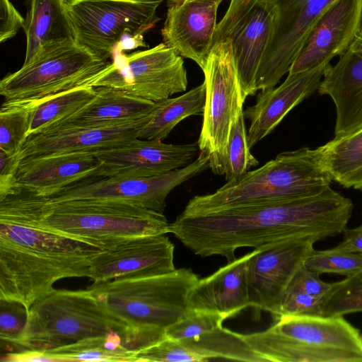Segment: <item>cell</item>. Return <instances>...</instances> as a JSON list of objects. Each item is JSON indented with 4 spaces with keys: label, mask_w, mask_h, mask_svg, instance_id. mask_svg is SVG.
<instances>
[{
    "label": "cell",
    "mask_w": 362,
    "mask_h": 362,
    "mask_svg": "<svg viewBox=\"0 0 362 362\" xmlns=\"http://www.w3.org/2000/svg\"><path fill=\"white\" fill-rule=\"evenodd\" d=\"M353 208L350 199L329 187L312 197L181 213L170 224V233L197 255H220L231 262L239 247L260 249L288 239L318 241L337 236L346 228Z\"/></svg>",
    "instance_id": "6da1fadb"
},
{
    "label": "cell",
    "mask_w": 362,
    "mask_h": 362,
    "mask_svg": "<svg viewBox=\"0 0 362 362\" xmlns=\"http://www.w3.org/2000/svg\"><path fill=\"white\" fill-rule=\"evenodd\" d=\"M95 244L0 216V299L29 310L59 279L88 277Z\"/></svg>",
    "instance_id": "7a4b0ae2"
},
{
    "label": "cell",
    "mask_w": 362,
    "mask_h": 362,
    "mask_svg": "<svg viewBox=\"0 0 362 362\" xmlns=\"http://www.w3.org/2000/svg\"><path fill=\"white\" fill-rule=\"evenodd\" d=\"M0 216L98 245L99 240L170 233L163 213L110 201H52L17 189L0 198Z\"/></svg>",
    "instance_id": "3957f363"
},
{
    "label": "cell",
    "mask_w": 362,
    "mask_h": 362,
    "mask_svg": "<svg viewBox=\"0 0 362 362\" xmlns=\"http://www.w3.org/2000/svg\"><path fill=\"white\" fill-rule=\"evenodd\" d=\"M332 181L319 148L303 147L279 153L262 167L227 181L211 194L194 196L182 214L312 197L329 188Z\"/></svg>",
    "instance_id": "277c9868"
},
{
    "label": "cell",
    "mask_w": 362,
    "mask_h": 362,
    "mask_svg": "<svg viewBox=\"0 0 362 362\" xmlns=\"http://www.w3.org/2000/svg\"><path fill=\"white\" fill-rule=\"evenodd\" d=\"M276 320L244 334L267 362H362V334L343 316L281 315Z\"/></svg>",
    "instance_id": "5b68a950"
},
{
    "label": "cell",
    "mask_w": 362,
    "mask_h": 362,
    "mask_svg": "<svg viewBox=\"0 0 362 362\" xmlns=\"http://www.w3.org/2000/svg\"><path fill=\"white\" fill-rule=\"evenodd\" d=\"M128 327L91 289L54 288L30 308L24 332L10 352L44 353L111 332L123 334L125 343Z\"/></svg>",
    "instance_id": "8992f818"
},
{
    "label": "cell",
    "mask_w": 362,
    "mask_h": 362,
    "mask_svg": "<svg viewBox=\"0 0 362 362\" xmlns=\"http://www.w3.org/2000/svg\"><path fill=\"white\" fill-rule=\"evenodd\" d=\"M199 278L191 269L161 275L119 279L87 288L106 310L131 328L166 330L188 310L187 298Z\"/></svg>",
    "instance_id": "52a82bcc"
},
{
    "label": "cell",
    "mask_w": 362,
    "mask_h": 362,
    "mask_svg": "<svg viewBox=\"0 0 362 362\" xmlns=\"http://www.w3.org/2000/svg\"><path fill=\"white\" fill-rule=\"evenodd\" d=\"M74 40L44 47L29 62L0 81V93L7 100L37 101L92 83L107 66Z\"/></svg>",
    "instance_id": "ba28073f"
},
{
    "label": "cell",
    "mask_w": 362,
    "mask_h": 362,
    "mask_svg": "<svg viewBox=\"0 0 362 362\" xmlns=\"http://www.w3.org/2000/svg\"><path fill=\"white\" fill-rule=\"evenodd\" d=\"M163 0H64L75 42L107 61L127 37L143 35L160 20Z\"/></svg>",
    "instance_id": "9c48e42d"
},
{
    "label": "cell",
    "mask_w": 362,
    "mask_h": 362,
    "mask_svg": "<svg viewBox=\"0 0 362 362\" xmlns=\"http://www.w3.org/2000/svg\"><path fill=\"white\" fill-rule=\"evenodd\" d=\"M91 86L115 88L156 103L185 91L187 71L182 57L162 42L129 54L118 53Z\"/></svg>",
    "instance_id": "30bf717a"
},
{
    "label": "cell",
    "mask_w": 362,
    "mask_h": 362,
    "mask_svg": "<svg viewBox=\"0 0 362 362\" xmlns=\"http://www.w3.org/2000/svg\"><path fill=\"white\" fill-rule=\"evenodd\" d=\"M206 88L203 123L197 144L209 156L223 153L231 127L243 112L245 100L235 63L232 44H215L202 69Z\"/></svg>",
    "instance_id": "8fae6325"
},
{
    "label": "cell",
    "mask_w": 362,
    "mask_h": 362,
    "mask_svg": "<svg viewBox=\"0 0 362 362\" xmlns=\"http://www.w3.org/2000/svg\"><path fill=\"white\" fill-rule=\"evenodd\" d=\"M276 14L271 0H231L216 25L212 47L226 39L230 40L245 98L257 91V75L272 40Z\"/></svg>",
    "instance_id": "7c38bea8"
},
{
    "label": "cell",
    "mask_w": 362,
    "mask_h": 362,
    "mask_svg": "<svg viewBox=\"0 0 362 362\" xmlns=\"http://www.w3.org/2000/svg\"><path fill=\"white\" fill-rule=\"evenodd\" d=\"M209 154L199 151L194 161L160 175L146 178L95 177L42 198L52 201L117 202L163 213L170 192L209 168Z\"/></svg>",
    "instance_id": "4fadbf2b"
},
{
    "label": "cell",
    "mask_w": 362,
    "mask_h": 362,
    "mask_svg": "<svg viewBox=\"0 0 362 362\" xmlns=\"http://www.w3.org/2000/svg\"><path fill=\"white\" fill-rule=\"evenodd\" d=\"M165 235L100 240L101 250L90 259L88 277L98 284L173 272L174 245Z\"/></svg>",
    "instance_id": "5bb4252c"
},
{
    "label": "cell",
    "mask_w": 362,
    "mask_h": 362,
    "mask_svg": "<svg viewBox=\"0 0 362 362\" xmlns=\"http://www.w3.org/2000/svg\"><path fill=\"white\" fill-rule=\"evenodd\" d=\"M311 238L279 241L256 251L247 267L250 306L277 319L285 293L298 270L314 251Z\"/></svg>",
    "instance_id": "9a60e30c"
},
{
    "label": "cell",
    "mask_w": 362,
    "mask_h": 362,
    "mask_svg": "<svg viewBox=\"0 0 362 362\" xmlns=\"http://www.w3.org/2000/svg\"><path fill=\"white\" fill-rule=\"evenodd\" d=\"M198 150L197 142L172 144L136 138L123 145L93 152L101 163L98 177L146 178L187 165Z\"/></svg>",
    "instance_id": "2e32d148"
},
{
    "label": "cell",
    "mask_w": 362,
    "mask_h": 362,
    "mask_svg": "<svg viewBox=\"0 0 362 362\" xmlns=\"http://www.w3.org/2000/svg\"><path fill=\"white\" fill-rule=\"evenodd\" d=\"M137 361L192 362L226 360L267 362L246 341L244 334L222 325L181 340L169 338L136 353Z\"/></svg>",
    "instance_id": "e0dca14e"
},
{
    "label": "cell",
    "mask_w": 362,
    "mask_h": 362,
    "mask_svg": "<svg viewBox=\"0 0 362 362\" xmlns=\"http://www.w3.org/2000/svg\"><path fill=\"white\" fill-rule=\"evenodd\" d=\"M223 0H167L163 43L202 69L212 48L216 14Z\"/></svg>",
    "instance_id": "ac0fdd59"
},
{
    "label": "cell",
    "mask_w": 362,
    "mask_h": 362,
    "mask_svg": "<svg viewBox=\"0 0 362 362\" xmlns=\"http://www.w3.org/2000/svg\"><path fill=\"white\" fill-rule=\"evenodd\" d=\"M276 14L272 40L262 64L269 70L288 73L313 28L335 0H271Z\"/></svg>",
    "instance_id": "d6986e66"
},
{
    "label": "cell",
    "mask_w": 362,
    "mask_h": 362,
    "mask_svg": "<svg viewBox=\"0 0 362 362\" xmlns=\"http://www.w3.org/2000/svg\"><path fill=\"white\" fill-rule=\"evenodd\" d=\"M317 90L335 105V138L362 129V16L353 41L338 62L327 66Z\"/></svg>",
    "instance_id": "ffe728a7"
},
{
    "label": "cell",
    "mask_w": 362,
    "mask_h": 362,
    "mask_svg": "<svg viewBox=\"0 0 362 362\" xmlns=\"http://www.w3.org/2000/svg\"><path fill=\"white\" fill-rule=\"evenodd\" d=\"M362 16V0H335L322 15L288 74L304 71L341 56L353 41Z\"/></svg>",
    "instance_id": "44dd1931"
},
{
    "label": "cell",
    "mask_w": 362,
    "mask_h": 362,
    "mask_svg": "<svg viewBox=\"0 0 362 362\" xmlns=\"http://www.w3.org/2000/svg\"><path fill=\"white\" fill-rule=\"evenodd\" d=\"M100 167L93 151L27 158L20 162L14 189H23L37 197H49L66 187L98 177Z\"/></svg>",
    "instance_id": "7402d4cb"
},
{
    "label": "cell",
    "mask_w": 362,
    "mask_h": 362,
    "mask_svg": "<svg viewBox=\"0 0 362 362\" xmlns=\"http://www.w3.org/2000/svg\"><path fill=\"white\" fill-rule=\"evenodd\" d=\"M147 115L118 125L74 127L30 134L18 156L21 160L34 156L74 151H97L121 146L139 137V132Z\"/></svg>",
    "instance_id": "603a6c76"
},
{
    "label": "cell",
    "mask_w": 362,
    "mask_h": 362,
    "mask_svg": "<svg viewBox=\"0 0 362 362\" xmlns=\"http://www.w3.org/2000/svg\"><path fill=\"white\" fill-rule=\"evenodd\" d=\"M329 64L288 74L279 86L261 90L254 105L243 111L245 118L250 120L247 131L250 148L271 133L294 107L318 89Z\"/></svg>",
    "instance_id": "cb8c5ba5"
},
{
    "label": "cell",
    "mask_w": 362,
    "mask_h": 362,
    "mask_svg": "<svg viewBox=\"0 0 362 362\" xmlns=\"http://www.w3.org/2000/svg\"><path fill=\"white\" fill-rule=\"evenodd\" d=\"M256 250L228 262L212 274L199 279L189 293V310L218 313L226 318L250 306L247 267Z\"/></svg>",
    "instance_id": "d4e9b609"
},
{
    "label": "cell",
    "mask_w": 362,
    "mask_h": 362,
    "mask_svg": "<svg viewBox=\"0 0 362 362\" xmlns=\"http://www.w3.org/2000/svg\"><path fill=\"white\" fill-rule=\"evenodd\" d=\"M95 88L96 95L88 105L46 131L74 127H106L127 123L147 115L155 103L115 88Z\"/></svg>",
    "instance_id": "484cf974"
},
{
    "label": "cell",
    "mask_w": 362,
    "mask_h": 362,
    "mask_svg": "<svg viewBox=\"0 0 362 362\" xmlns=\"http://www.w3.org/2000/svg\"><path fill=\"white\" fill-rule=\"evenodd\" d=\"M23 30L26 36L23 64L31 61L45 46L74 40L64 0H30Z\"/></svg>",
    "instance_id": "4316f807"
},
{
    "label": "cell",
    "mask_w": 362,
    "mask_h": 362,
    "mask_svg": "<svg viewBox=\"0 0 362 362\" xmlns=\"http://www.w3.org/2000/svg\"><path fill=\"white\" fill-rule=\"evenodd\" d=\"M206 88L204 83L180 96L154 103L139 132V139H165L182 119L203 115Z\"/></svg>",
    "instance_id": "83f0119b"
},
{
    "label": "cell",
    "mask_w": 362,
    "mask_h": 362,
    "mask_svg": "<svg viewBox=\"0 0 362 362\" xmlns=\"http://www.w3.org/2000/svg\"><path fill=\"white\" fill-rule=\"evenodd\" d=\"M135 353L126 348L124 336L119 332L83 339L44 352L53 361L128 362L136 361Z\"/></svg>",
    "instance_id": "f1b7e54d"
},
{
    "label": "cell",
    "mask_w": 362,
    "mask_h": 362,
    "mask_svg": "<svg viewBox=\"0 0 362 362\" xmlns=\"http://www.w3.org/2000/svg\"><path fill=\"white\" fill-rule=\"evenodd\" d=\"M89 86L71 88L37 101L29 134L46 131L88 105L95 96Z\"/></svg>",
    "instance_id": "f546056e"
},
{
    "label": "cell",
    "mask_w": 362,
    "mask_h": 362,
    "mask_svg": "<svg viewBox=\"0 0 362 362\" xmlns=\"http://www.w3.org/2000/svg\"><path fill=\"white\" fill-rule=\"evenodd\" d=\"M259 164L250 152L245 117L242 112L233 122L226 149L220 156H209V168L216 175H225L227 181L235 180Z\"/></svg>",
    "instance_id": "4dcf8cb0"
},
{
    "label": "cell",
    "mask_w": 362,
    "mask_h": 362,
    "mask_svg": "<svg viewBox=\"0 0 362 362\" xmlns=\"http://www.w3.org/2000/svg\"><path fill=\"white\" fill-rule=\"evenodd\" d=\"M333 180L346 187L362 170V129L318 147Z\"/></svg>",
    "instance_id": "1f68e13d"
},
{
    "label": "cell",
    "mask_w": 362,
    "mask_h": 362,
    "mask_svg": "<svg viewBox=\"0 0 362 362\" xmlns=\"http://www.w3.org/2000/svg\"><path fill=\"white\" fill-rule=\"evenodd\" d=\"M37 101L7 100L0 109V150L19 153L29 134Z\"/></svg>",
    "instance_id": "d6a6232c"
},
{
    "label": "cell",
    "mask_w": 362,
    "mask_h": 362,
    "mask_svg": "<svg viewBox=\"0 0 362 362\" xmlns=\"http://www.w3.org/2000/svg\"><path fill=\"white\" fill-rule=\"evenodd\" d=\"M362 312V269L337 282L325 298L322 315L344 316Z\"/></svg>",
    "instance_id": "836d02e7"
},
{
    "label": "cell",
    "mask_w": 362,
    "mask_h": 362,
    "mask_svg": "<svg viewBox=\"0 0 362 362\" xmlns=\"http://www.w3.org/2000/svg\"><path fill=\"white\" fill-rule=\"evenodd\" d=\"M305 265L319 275L337 274L348 277L362 269V255L337 245L325 250H314Z\"/></svg>",
    "instance_id": "e575fe53"
},
{
    "label": "cell",
    "mask_w": 362,
    "mask_h": 362,
    "mask_svg": "<svg viewBox=\"0 0 362 362\" xmlns=\"http://www.w3.org/2000/svg\"><path fill=\"white\" fill-rule=\"evenodd\" d=\"M224 316L215 313L189 310L176 323L165 330L166 337L181 340L222 325Z\"/></svg>",
    "instance_id": "d590c367"
},
{
    "label": "cell",
    "mask_w": 362,
    "mask_h": 362,
    "mask_svg": "<svg viewBox=\"0 0 362 362\" xmlns=\"http://www.w3.org/2000/svg\"><path fill=\"white\" fill-rule=\"evenodd\" d=\"M0 306V339L11 348L24 332L28 310L19 303L1 299Z\"/></svg>",
    "instance_id": "8d00e7d4"
},
{
    "label": "cell",
    "mask_w": 362,
    "mask_h": 362,
    "mask_svg": "<svg viewBox=\"0 0 362 362\" xmlns=\"http://www.w3.org/2000/svg\"><path fill=\"white\" fill-rule=\"evenodd\" d=\"M324 301L325 298L316 297L299 290L287 288L281 303L279 317L281 315H322Z\"/></svg>",
    "instance_id": "74e56055"
},
{
    "label": "cell",
    "mask_w": 362,
    "mask_h": 362,
    "mask_svg": "<svg viewBox=\"0 0 362 362\" xmlns=\"http://www.w3.org/2000/svg\"><path fill=\"white\" fill-rule=\"evenodd\" d=\"M288 288L325 299L332 290V283L321 280L318 274L309 269L304 264L296 273Z\"/></svg>",
    "instance_id": "f35d334b"
},
{
    "label": "cell",
    "mask_w": 362,
    "mask_h": 362,
    "mask_svg": "<svg viewBox=\"0 0 362 362\" xmlns=\"http://www.w3.org/2000/svg\"><path fill=\"white\" fill-rule=\"evenodd\" d=\"M0 42L2 43L23 28L25 19L9 0H0Z\"/></svg>",
    "instance_id": "ab89813d"
},
{
    "label": "cell",
    "mask_w": 362,
    "mask_h": 362,
    "mask_svg": "<svg viewBox=\"0 0 362 362\" xmlns=\"http://www.w3.org/2000/svg\"><path fill=\"white\" fill-rule=\"evenodd\" d=\"M20 162L18 153L10 155L0 150V197L9 194L16 187Z\"/></svg>",
    "instance_id": "60d3db41"
},
{
    "label": "cell",
    "mask_w": 362,
    "mask_h": 362,
    "mask_svg": "<svg viewBox=\"0 0 362 362\" xmlns=\"http://www.w3.org/2000/svg\"><path fill=\"white\" fill-rule=\"evenodd\" d=\"M343 233L344 238L338 246L362 255V224L354 228H346Z\"/></svg>",
    "instance_id": "b9f144b4"
},
{
    "label": "cell",
    "mask_w": 362,
    "mask_h": 362,
    "mask_svg": "<svg viewBox=\"0 0 362 362\" xmlns=\"http://www.w3.org/2000/svg\"><path fill=\"white\" fill-rule=\"evenodd\" d=\"M348 188H353L362 191V170L356 174L348 183Z\"/></svg>",
    "instance_id": "7bdbcfd3"
}]
</instances>
